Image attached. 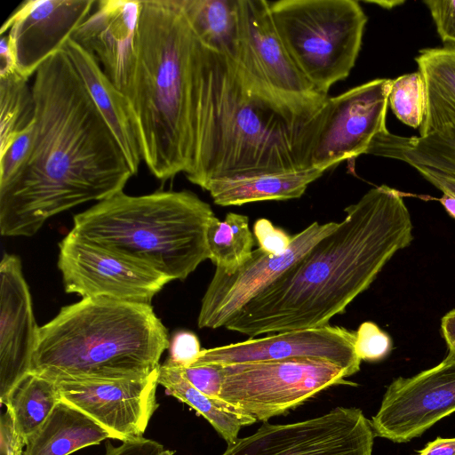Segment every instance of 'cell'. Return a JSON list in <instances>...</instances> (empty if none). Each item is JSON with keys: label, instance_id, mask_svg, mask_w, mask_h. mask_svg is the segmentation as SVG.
Instances as JSON below:
<instances>
[{"label": "cell", "instance_id": "cell-40", "mask_svg": "<svg viewBox=\"0 0 455 455\" xmlns=\"http://www.w3.org/2000/svg\"><path fill=\"white\" fill-rule=\"evenodd\" d=\"M16 71L15 60L7 36L0 40V77L6 76Z\"/></svg>", "mask_w": 455, "mask_h": 455}, {"label": "cell", "instance_id": "cell-3", "mask_svg": "<svg viewBox=\"0 0 455 455\" xmlns=\"http://www.w3.org/2000/svg\"><path fill=\"white\" fill-rule=\"evenodd\" d=\"M195 153L187 179L211 180L303 170L299 144L308 122L260 93L239 65L199 40Z\"/></svg>", "mask_w": 455, "mask_h": 455}, {"label": "cell", "instance_id": "cell-39", "mask_svg": "<svg viewBox=\"0 0 455 455\" xmlns=\"http://www.w3.org/2000/svg\"><path fill=\"white\" fill-rule=\"evenodd\" d=\"M414 169L443 194L455 196V180L422 167H414Z\"/></svg>", "mask_w": 455, "mask_h": 455}, {"label": "cell", "instance_id": "cell-13", "mask_svg": "<svg viewBox=\"0 0 455 455\" xmlns=\"http://www.w3.org/2000/svg\"><path fill=\"white\" fill-rule=\"evenodd\" d=\"M455 412V355L412 377H399L387 388L371 419L375 436L406 443Z\"/></svg>", "mask_w": 455, "mask_h": 455}, {"label": "cell", "instance_id": "cell-11", "mask_svg": "<svg viewBox=\"0 0 455 455\" xmlns=\"http://www.w3.org/2000/svg\"><path fill=\"white\" fill-rule=\"evenodd\" d=\"M375 434L363 412L339 406L289 424L264 422L221 455H372Z\"/></svg>", "mask_w": 455, "mask_h": 455}, {"label": "cell", "instance_id": "cell-23", "mask_svg": "<svg viewBox=\"0 0 455 455\" xmlns=\"http://www.w3.org/2000/svg\"><path fill=\"white\" fill-rule=\"evenodd\" d=\"M114 438L89 416L60 400L41 427L27 438L24 455H69Z\"/></svg>", "mask_w": 455, "mask_h": 455}, {"label": "cell", "instance_id": "cell-2", "mask_svg": "<svg viewBox=\"0 0 455 455\" xmlns=\"http://www.w3.org/2000/svg\"><path fill=\"white\" fill-rule=\"evenodd\" d=\"M345 218L245 304L225 328L248 337L322 327L341 314L413 239L403 194L387 185L345 208Z\"/></svg>", "mask_w": 455, "mask_h": 455}, {"label": "cell", "instance_id": "cell-26", "mask_svg": "<svg viewBox=\"0 0 455 455\" xmlns=\"http://www.w3.org/2000/svg\"><path fill=\"white\" fill-rule=\"evenodd\" d=\"M60 400L55 381L29 372L2 403L12 413L17 430L27 441L46 420Z\"/></svg>", "mask_w": 455, "mask_h": 455}, {"label": "cell", "instance_id": "cell-31", "mask_svg": "<svg viewBox=\"0 0 455 455\" xmlns=\"http://www.w3.org/2000/svg\"><path fill=\"white\" fill-rule=\"evenodd\" d=\"M355 350L362 361L378 362L392 350V340L373 322H363L355 331Z\"/></svg>", "mask_w": 455, "mask_h": 455}, {"label": "cell", "instance_id": "cell-5", "mask_svg": "<svg viewBox=\"0 0 455 455\" xmlns=\"http://www.w3.org/2000/svg\"><path fill=\"white\" fill-rule=\"evenodd\" d=\"M169 346L151 304L85 298L39 327L29 372L53 381L141 379Z\"/></svg>", "mask_w": 455, "mask_h": 455}, {"label": "cell", "instance_id": "cell-24", "mask_svg": "<svg viewBox=\"0 0 455 455\" xmlns=\"http://www.w3.org/2000/svg\"><path fill=\"white\" fill-rule=\"evenodd\" d=\"M198 39L233 60L242 47L240 0H178Z\"/></svg>", "mask_w": 455, "mask_h": 455}, {"label": "cell", "instance_id": "cell-19", "mask_svg": "<svg viewBox=\"0 0 455 455\" xmlns=\"http://www.w3.org/2000/svg\"><path fill=\"white\" fill-rule=\"evenodd\" d=\"M140 0H100L71 39L92 55L126 96L135 68V36Z\"/></svg>", "mask_w": 455, "mask_h": 455}, {"label": "cell", "instance_id": "cell-22", "mask_svg": "<svg viewBox=\"0 0 455 455\" xmlns=\"http://www.w3.org/2000/svg\"><path fill=\"white\" fill-rule=\"evenodd\" d=\"M324 172L306 169L234 176L211 180L204 189L210 193L214 204L220 206L289 200L300 197L308 185Z\"/></svg>", "mask_w": 455, "mask_h": 455}, {"label": "cell", "instance_id": "cell-28", "mask_svg": "<svg viewBox=\"0 0 455 455\" xmlns=\"http://www.w3.org/2000/svg\"><path fill=\"white\" fill-rule=\"evenodd\" d=\"M28 82L17 72L0 77V154L34 123L35 100Z\"/></svg>", "mask_w": 455, "mask_h": 455}, {"label": "cell", "instance_id": "cell-33", "mask_svg": "<svg viewBox=\"0 0 455 455\" xmlns=\"http://www.w3.org/2000/svg\"><path fill=\"white\" fill-rule=\"evenodd\" d=\"M177 368L197 390L213 398H220L223 373L221 365L201 364Z\"/></svg>", "mask_w": 455, "mask_h": 455}, {"label": "cell", "instance_id": "cell-27", "mask_svg": "<svg viewBox=\"0 0 455 455\" xmlns=\"http://www.w3.org/2000/svg\"><path fill=\"white\" fill-rule=\"evenodd\" d=\"M210 259L227 274L249 259L254 244L248 217L228 212L224 221L212 217L206 231Z\"/></svg>", "mask_w": 455, "mask_h": 455}, {"label": "cell", "instance_id": "cell-34", "mask_svg": "<svg viewBox=\"0 0 455 455\" xmlns=\"http://www.w3.org/2000/svg\"><path fill=\"white\" fill-rule=\"evenodd\" d=\"M169 349V356L164 364L178 368L192 365L202 351L197 336L188 331L175 332L170 340Z\"/></svg>", "mask_w": 455, "mask_h": 455}, {"label": "cell", "instance_id": "cell-15", "mask_svg": "<svg viewBox=\"0 0 455 455\" xmlns=\"http://www.w3.org/2000/svg\"><path fill=\"white\" fill-rule=\"evenodd\" d=\"M355 331L327 324L203 349L192 365L313 358L331 362L352 376L360 371L361 364L355 350Z\"/></svg>", "mask_w": 455, "mask_h": 455}, {"label": "cell", "instance_id": "cell-43", "mask_svg": "<svg viewBox=\"0 0 455 455\" xmlns=\"http://www.w3.org/2000/svg\"><path fill=\"white\" fill-rule=\"evenodd\" d=\"M440 202L450 216L455 219V196L443 194Z\"/></svg>", "mask_w": 455, "mask_h": 455}, {"label": "cell", "instance_id": "cell-35", "mask_svg": "<svg viewBox=\"0 0 455 455\" xmlns=\"http://www.w3.org/2000/svg\"><path fill=\"white\" fill-rule=\"evenodd\" d=\"M259 248L271 255H281L290 247L292 236L267 219H259L253 226Z\"/></svg>", "mask_w": 455, "mask_h": 455}, {"label": "cell", "instance_id": "cell-18", "mask_svg": "<svg viewBox=\"0 0 455 455\" xmlns=\"http://www.w3.org/2000/svg\"><path fill=\"white\" fill-rule=\"evenodd\" d=\"M39 327L20 259L4 253L0 262V400L30 371Z\"/></svg>", "mask_w": 455, "mask_h": 455}, {"label": "cell", "instance_id": "cell-12", "mask_svg": "<svg viewBox=\"0 0 455 455\" xmlns=\"http://www.w3.org/2000/svg\"><path fill=\"white\" fill-rule=\"evenodd\" d=\"M58 268L65 291L151 304L172 280L149 267L83 238L71 230L59 243Z\"/></svg>", "mask_w": 455, "mask_h": 455}, {"label": "cell", "instance_id": "cell-30", "mask_svg": "<svg viewBox=\"0 0 455 455\" xmlns=\"http://www.w3.org/2000/svg\"><path fill=\"white\" fill-rule=\"evenodd\" d=\"M415 61L427 85L455 104V45L421 49Z\"/></svg>", "mask_w": 455, "mask_h": 455}, {"label": "cell", "instance_id": "cell-41", "mask_svg": "<svg viewBox=\"0 0 455 455\" xmlns=\"http://www.w3.org/2000/svg\"><path fill=\"white\" fill-rule=\"evenodd\" d=\"M419 455H455V438H437L419 451Z\"/></svg>", "mask_w": 455, "mask_h": 455}, {"label": "cell", "instance_id": "cell-21", "mask_svg": "<svg viewBox=\"0 0 455 455\" xmlns=\"http://www.w3.org/2000/svg\"><path fill=\"white\" fill-rule=\"evenodd\" d=\"M68 53L92 99L116 138L133 175L142 160L135 116L128 97L103 72L96 59L69 38Z\"/></svg>", "mask_w": 455, "mask_h": 455}, {"label": "cell", "instance_id": "cell-6", "mask_svg": "<svg viewBox=\"0 0 455 455\" xmlns=\"http://www.w3.org/2000/svg\"><path fill=\"white\" fill-rule=\"evenodd\" d=\"M214 216L211 205L189 190L121 191L76 214L71 231L182 281L210 259L206 231Z\"/></svg>", "mask_w": 455, "mask_h": 455}, {"label": "cell", "instance_id": "cell-32", "mask_svg": "<svg viewBox=\"0 0 455 455\" xmlns=\"http://www.w3.org/2000/svg\"><path fill=\"white\" fill-rule=\"evenodd\" d=\"M34 140V123L0 154V184L10 180L24 164L31 151Z\"/></svg>", "mask_w": 455, "mask_h": 455}, {"label": "cell", "instance_id": "cell-4", "mask_svg": "<svg viewBox=\"0 0 455 455\" xmlns=\"http://www.w3.org/2000/svg\"><path fill=\"white\" fill-rule=\"evenodd\" d=\"M199 39L178 0H140L127 97L142 160L161 180L193 165Z\"/></svg>", "mask_w": 455, "mask_h": 455}, {"label": "cell", "instance_id": "cell-20", "mask_svg": "<svg viewBox=\"0 0 455 455\" xmlns=\"http://www.w3.org/2000/svg\"><path fill=\"white\" fill-rule=\"evenodd\" d=\"M427 103L418 137L379 133L366 154L403 161L455 180V104L427 85Z\"/></svg>", "mask_w": 455, "mask_h": 455}, {"label": "cell", "instance_id": "cell-10", "mask_svg": "<svg viewBox=\"0 0 455 455\" xmlns=\"http://www.w3.org/2000/svg\"><path fill=\"white\" fill-rule=\"evenodd\" d=\"M242 47L235 61L256 89L292 114L308 121L327 95L299 71L271 17L268 1L240 0Z\"/></svg>", "mask_w": 455, "mask_h": 455}, {"label": "cell", "instance_id": "cell-1", "mask_svg": "<svg viewBox=\"0 0 455 455\" xmlns=\"http://www.w3.org/2000/svg\"><path fill=\"white\" fill-rule=\"evenodd\" d=\"M32 91L31 151L0 184L3 236H32L54 215L123 191L133 175L64 49L39 67Z\"/></svg>", "mask_w": 455, "mask_h": 455}, {"label": "cell", "instance_id": "cell-44", "mask_svg": "<svg viewBox=\"0 0 455 455\" xmlns=\"http://www.w3.org/2000/svg\"><path fill=\"white\" fill-rule=\"evenodd\" d=\"M366 3L375 4L385 9H392L400 4H404V1H365Z\"/></svg>", "mask_w": 455, "mask_h": 455}, {"label": "cell", "instance_id": "cell-9", "mask_svg": "<svg viewBox=\"0 0 455 455\" xmlns=\"http://www.w3.org/2000/svg\"><path fill=\"white\" fill-rule=\"evenodd\" d=\"M392 80L377 78L327 98L299 137L301 167L326 171L366 154L371 140L387 131Z\"/></svg>", "mask_w": 455, "mask_h": 455}, {"label": "cell", "instance_id": "cell-17", "mask_svg": "<svg viewBox=\"0 0 455 455\" xmlns=\"http://www.w3.org/2000/svg\"><path fill=\"white\" fill-rule=\"evenodd\" d=\"M93 0H26L4 22L16 71L28 80L39 67L63 49L76 28L90 15Z\"/></svg>", "mask_w": 455, "mask_h": 455}, {"label": "cell", "instance_id": "cell-25", "mask_svg": "<svg viewBox=\"0 0 455 455\" xmlns=\"http://www.w3.org/2000/svg\"><path fill=\"white\" fill-rule=\"evenodd\" d=\"M157 382L166 389L167 394L201 414L228 445L236 442L243 427L257 421L253 417L243 413L220 398L211 397L197 390L175 367L160 365Z\"/></svg>", "mask_w": 455, "mask_h": 455}, {"label": "cell", "instance_id": "cell-16", "mask_svg": "<svg viewBox=\"0 0 455 455\" xmlns=\"http://www.w3.org/2000/svg\"><path fill=\"white\" fill-rule=\"evenodd\" d=\"M158 370L141 379L55 383L60 400L89 416L115 439L124 442L143 437L158 407Z\"/></svg>", "mask_w": 455, "mask_h": 455}, {"label": "cell", "instance_id": "cell-37", "mask_svg": "<svg viewBox=\"0 0 455 455\" xmlns=\"http://www.w3.org/2000/svg\"><path fill=\"white\" fill-rule=\"evenodd\" d=\"M174 451L165 449L160 443L140 437L122 442L114 446L110 442L106 443L105 455H173Z\"/></svg>", "mask_w": 455, "mask_h": 455}, {"label": "cell", "instance_id": "cell-14", "mask_svg": "<svg viewBox=\"0 0 455 455\" xmlns=\"http://www.w3.org/2000/svg\"><path fill=\"white\" fill-rule=\"evenodd\" d=\"M338 226L335 221H315L293 235L289 249L281 255H271L257 248L233 273L227 274L216 267L202 299L198 327H225L245 304Z\"/></svg>", "mask_w": 455, "mask_h": 455}, {"label": "cell", "instance_id": "cell-8", "mask_svg": "<svg viewBox=\"0 0 455 455\" xmlns=\"http://www.w3.org/2000/svg\"><path fill=\"white\" fill-rule=\"evenodd\" d=\"M220 398L257 421L283 415L334 386H355L342 367L321 359L292 358L221 365Z\"/></svg>", "mask_w": 455, "mask_h": 455}, {"label": "cell", "instance_id": "cell-29", "mask_svg": "<svg viewBox=\"0 0 455 455\" xmlns=\"http://www.w3.org/2000/svg\"><path fill=\"white\" fill-rule=\"evenodd\" d=\"M427 103V84L419 70L392 80L388 105L402 123L412 128L420 127L425 118Z\"/></svg>", "mask_w": 455, "mask_h": 455}, {"label": "cell", "instance_id": "cell-42", "mask_svg": "<svg viewBox=\"0 0 455 455\" xmlns=\"http://www.w3.org/2000/svg\"><path fill=\"white\" fill-rule=\"evenodd\" d=\"M441 330L447 344L449 354L455 355V308L443 316Z\"/></svg>", "mask_w": 455, "mask_h": 455}, {"label": "cell", "instance_id": "cell-7", "mask_svg": "<svg viewBox=\"0 0 455 455\" xmlns=\"http://www.w3.org/2000/svg\"><path fill=\"white\" fill-rule=\"evenodd\" d=\"M275 28L303 76L323 94L346 79L367 22L355 0L268 1Z\"/></svg>", "mask_w": 455, "mask_h": 455}, {"label": "cell", "instance_id": "cell-36", "mask_svg": "<svg viewBox=\"0 0 455 455\" xmlns=\"http://www.w3.org/2000/svg\"><path fill=\"white\" fill-rule=\"evenodd\" d=\"M443 45H455V0H426Z\"/></svg>", "mask_w": 455, "mask_h": 455}, {"label": "cell", "instance_id": "cell-38", "mask_svg": "<svg viewBox=\"0 0 455 455\" xmlns=\"http://www.w3.org/2000/svg\"><path fill=\"white\" fill-rule=\"evenodd\" d=\"M26 440L15 427L12 413L6 409L0 419V450L2 455H24Z\"/></svg>", "mask_w": 455, "mask_h": 455}]
</instances>
